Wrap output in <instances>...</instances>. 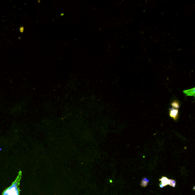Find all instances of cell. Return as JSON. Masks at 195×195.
<instances>
[{
  "label": "cell",
  "instance_id": "obj_1",
  "mask_svg": "<svg viewBox=\"0 0 195 195\" xmlns=\"http://www.w3.org/2000/svg\"><path fill=\"white\" fill-rule=\"evenodd\" d=\"M15 180L12 183V185L3 191L2 195H19L20 190L19 189L20 181L22 176V171H20Z\"/></svg>",
  "mask_w": 195,
  "mask_h": 195
},
{
  "label": "cell",
  "instance_id": "obj_2",
  "mask_svg": "<svg viewBox=\"0 0 195 195\" xmlns=\"http://www.w3.org/2000/svg\"><path fill=\"white\" fill-rule=\"evenodd\" d=\"M169 114L171 117L173 118L175 120H176L178 117V110L174 108L170 109Z\"/></svg>",
  "mask_w": 195,
  "mask_h": 195
},
{
  "label": "cell",
  "instance_id": "obj_3",
  "mask_svg": "<svg viewBox=\"0 0 195 195\" xmlns=\"http://www.w3.org/2000/svg\"><path fill=\"white\" fill-rule=\"evenodd\" d=\"M159 180L161 181V183L160 184V186L161 188H163L164 186L165 187L170 184V179L165 176H163Z\"/></svg>",
  "mask_w": 195,
  "mask_h": 195
},
{
  "label": "cell",
  "instance_id": "obj_4",
  "mask_svg": "<svg viewBox=\"0 0 195 195\" xmlns=\"http://www.w3.org/2000/svg\"><path fill=\"white\" fill-rule=\"evenodd\" d=\"M183 92H184L185 94H186L187 95L194 96H195V89L194 88H193V89L184 91Z\"/></svg>",
  "mask_w": 195,
  "mask_h": 195
},
{
  "label": "cell",
  "instance_id": "obj_5",
  "mask_svg": "<svg viewBox=\"0 0 195 195\" xmlns=\"http://www.w3.org/2000/svg\"><path fill=\"white\" fill-rule=\"evenodd\" d=\"M150 182V180H148L147 178H143V180L141 181V186L142 187H145L147 186L148 185L149 182Z\"/></svg>",
  "mask_w": 195,
  "mask_h": 195
},
{
  "label": "cell",
  "instance_id": "obj_6",
  "mask_svg": "<svg viewBox=\"0 0 195 195\" xmlns=\"http://www.w3.org/2000/svg\"><path fill=\"white\" fill-rule=\"evenodd\" d=\"M171 106H172L173 108L177 109L178 110V108L180 107V103L178 101L176 100L173 101L172 103H171Z\"/></svg>",
  "mask_w": 195,
  "mask_h": 195
},
{
  "label": "cell",
  "instance_id": "obj_7",
  "mask_svg": "<svg viewBox=\"0 0 195 195\" xmlns=\"http://www.w3.org/2000/svg\"><path fill=\"white\" fill-rule=\"evenodd\" d=\"M176 182L174 180H171V179H170V184L169 185L170 186H172L173 187H175L176 186Z\"/></svg>",
  "mask_w": 195,
  "mask_h": 195
},
{
  "label": "cell",
  "instance_id": "obj_8",
  "mask_svg": "<svg viewBox=\"0 0 195 195\" xmlns=\"http://www.w3.org/2000/svg\"><path fill=\"white\" fill-rule=\"evenodd\" d=\"M195 186H194V190H195Z\"/></svg>",
  "mask_w": 195,
  "mask_h": 195
}]
</instances>
